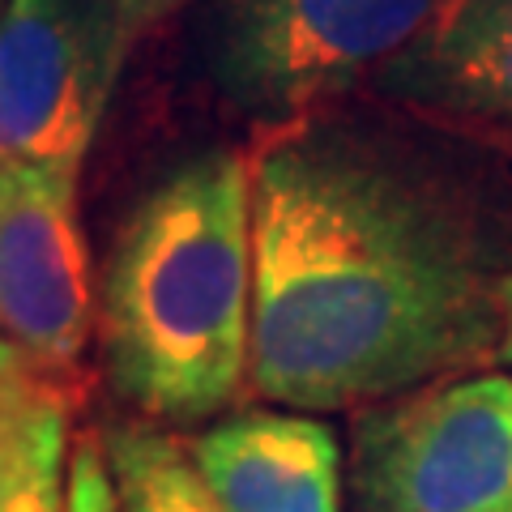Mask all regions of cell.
<instances>
[{
    "label": "cell",
    "mask_w": 512,
    "mask_h": 512,
    "mask_svg": "<svg viewBox=\"0 0 512 512\" xmlns=\"http://www.w3.org/2000/svg\"><path fill=\"white\" fill-rule=\"evenodd\" d=\"M0 5H5V0H0Z\"/></svg>",
    "instance_id": "cell-15"
},
{
    "label": "cell",
    "mask_w": 512,
    "mask_h": 512,
    "mask_svg": "<svg viewBox=\"0 0 512 512\" xmlns=\"http://www.w3.org/2000/svg\"><path fill=\"white\" fill-rule=\"evenodd\" d=\"M103 355L124 402L201 423L248 384L252 167L235 150L184 158L133 205L103 274Z\"/></svg>",
    "instance_id": "cell-2"
},
{
    "label": "cell",
    "mask_w": 512,
    "mask_h": 512,
    "mask_svg": "<svg viewBox=\"0 0 512 512\" xmlns=\"http://www.w3.org/2000/svg\"><path fill=\"white\" fill-rule=\"evenodd\" d=\"M355 512H512V376H457L355 423Z\"/></svg>",
    "instance_id": "cell-4"
},
{
    "label": "cell",
    "mask_w": 512,
    "mask_h": 512,
    "mask_svg": "<svg viewBox=\"0 0 512 512\" xmlns=\"http://www.w3.org/2000/svg\"><path fill=\"white\" fill-rule=\"evenodd\" d=\"M69 406H73V397L64 384L47 389V397L35 406V414L26 423L18 470H13V483L5 491L0 512H69V470H64V453H69Z\"/></svg>",
    "instance_id": "cell-10"
},
{
    "label": "cell",
    "mask_w": 512,
    "mask_h": 512,
    "mask_svg": "<svg viewBox=\"0 0 512 512\" xmlns=\"http://www.w3.org/2000/svg\"><path fill=\"white\" fill-rule=\"evenodd\" d=\"M180 5L184 0H120L128 30H141V26H150L154 18H167V13L180 9Z\"/></svg>",
    "instance_id": "cell-13"
},
{
    "label": "cell",
    "mask_w": 512,
    "mask_h": 512,
    "mask_svg": "<svg viewBox=\"0 0 512 512\" xmlns=\"http://www.w3.org/2000/svg\"><path fill=\"white\" fill-rule=\"evenodd\" d=\"M192 466L227 512H342V444L312 414H231L192 440Z\"/></svg>",
    "instance_id": "cell-8"
},
{
    "label": "cell",
    "mask_w": 512,
    "mask_h": 512,
    "mask_svg": "<svg viewBox=\"0 0 512 512\" xmlns=\"http://www.w3.org/2000/svg\"><path fill=\"white\" fill-rule=\"evenodd\" d=\"M372 90L427 124L512 154V0H453Z\"/></svg>",
    "instance_id": "cell-7"
},
{
    "label": "cell",
    "mask_w": 512,
    "mask_h": 512,
    "mask_svg": "<svg viewBox=\"0 0 512 512\" xmlns=\"http://www.w3.org/2000/svg\"><path fill=\"white\" fill-rule=\"evenodd\" d=\"M64 380L69 376L43 372V367L22 359L13 346L0 342V504H5L13 470H18L30 414H35V406L47 397V389H56Z\"/></svg>",
    "instance_id": "cell-11"
},
{
    "label": "cell",
    "mask_w": 512,
    "mask_h": 512,
    "mask_svg": "<svg viewBox=\"0 0 512 512\" xmlns=\"http://www.w3.org/2000/svg\"><path fill=\"white\" fill-rule=\"evenodd\" d=\"M120 512H227L167 431L150 423H116L103 436Z\"/></svg>",
    "instance_id": "cell-9"
},
{
    "label": "cell",
    "mask_w": 512,
    "mask_h": 512,
    "mask_svg": "<svg viewBox=\"0 0 512 512\" xmlns=\"http://www.w3.org/2000/svg\"><path fill=\"white\" fill-rule=\"evenodd\" d=\"M512 367V274L500 286V350H495Z\"/></svg>",
    "instance_id": "cell-14"
},
{
    "label": "cell",
    "mask_w": 512,
    "mask_h": 512,
    "mask_svg": "<svg viewBox=\"0 0 512 512\" xmlns=\"http://www.w3.org/2000/svg\"><path fill=\"white\" fill-rule=\"evenodd\" d=\"M90 316L77 167L0 163V342L43 372L73 376Z\"/></svg>",
    "instance_id": "cell-6"
},
{
    "label": "cell",
    "mask_w": 512,
    "mask_h": 512,
    "mask_svg": "<svg viewBox=\"0 0 512 512\" xmlns=\"http://www.w3.org/2000/svg\"><path fill=\"white\" fill-rule=\"evenodd\" d=\"M483 222L372 124L303 116L252 163L248 384L295 410L402 397L500 350Z\"/></svg>",
    "instance_id": "cell-1"
},
{
    "label": "cell",
    "mask_w": 512,
    "mask_h": 512,
    "mask_svg": "<svg viewBox=\"0 0 512 512\" xmlns=\"http://www.w3.org/2000/svg\"><path fill=\"white\" fill-rule=\"evenodd\" d=\"M128 35L120 0H5L0 163L82 167Z\"/></svg>",
    "instance_id": "cell-5"
},
{
    "label": "cell",
    "mask_w": 512,
    "mask_h": 512,
    "mask_svg": "<svg viewBox=\"0 0 512 512\" xmlns=\"http://www.w3.org/2000/svg\"><path fill=\"white\" fill-rule=\"evenodd\" d=\"M69 512H120L99 440H82L69 461Z\"/></svg>",
    "instance_id": "cell-12"
},
{
    "label": "cell",
    "mask_w": 512,
    "mask_h": 512,
    "mask_svg": "<svg viewBox=\"0 0 512 512\" xmlns=\"http://www.w3.org/2000/svg\"><path fill=\"white\" fill-rule=\"evenodd\" d=\"M453 0H201L192 47L218 99L256 124L316 116L402 56Z\"/></svg>",
    "instance_id": "cell-3"
}]
</instances>
